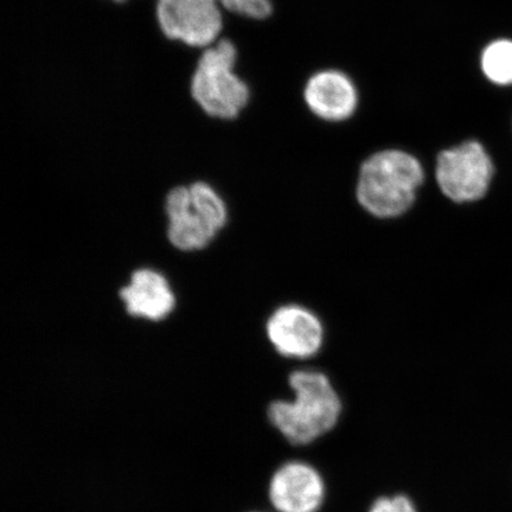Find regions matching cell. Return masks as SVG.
Returning <instances> with one entry per match:
<instances>
[{"label":"cell","mask_w":512,"mask_h":512,"mask_svg":"<svg viewBox=\"0 0 512 512\" xmlns=\"http://www.w3.org/2000/svg\"><path fill=\"white\" fill-rule=\"evenodd\" d=\"M425 179L424 165L412 153L381 150L364 160L358 171L356 201L376 219H399L413 208Z\"/></svg>","instance_id":"6da1fadb"},{"label":"cell","mask_w":512,"mask_h":512,"mask_svg":"<svg viewBox=\"0 0 512 512\" xmlns=\"http://www.w3.org/2000/svg\"><path fill=\"white\" fill-rule=\"evenodd\" d=\"M288 381L294 401L273 402L268 416L291 444H310L336 426L342 411L341 400L329 377L320 371H293Z\"/></svg>","instance_id":"7a4b0ae2"},{"label":"cell","mask_w":512,"mask_h":512,"mask_svg":"<svg viewBox=\"0 0 512 512\" xmlns=\"http://www.w3.org/2000/svg\"><path fill=\"white\" fill-rule=\"evenodd\" d=\"M238 50L229 40L207 48L191 80V95L211 118L234 120L248 105L251 92L235 73Z\"/></svg>","instance_id":"3957f363"},{"label":"cell","mask_w":512,"mask_h":512,"mask_svg":"<svg viewBox=\"0 0 512 512\" xmlns=\"http://www.w3.org/2000/svg\"><path fill=\"white\" fill-rule=\"evenodd\" d=\"M434 174L447 200L467 204L482 200L488 194L495 166L482 144L466 140L439 153Z\"/></svg>","instance_id":"277c9868"},{"label":"cell","mask_w":512,"mask_h":512,"mask_svg":"<svg viewBox=\"0 0 512 512\" xmlns=\"http://www.w3.org/2000/svg\"><path fill=\"white\" fill-rule=\"evenodd\" d=\"M157 21L169 40L192 48H209L223 27L216 0H158Z\"/></svg>","instance_id":"5b68a950"},{"label":"cell","mask_w":512,"mask_h":512,"mask_svg":"<svg viewBox=\"0 0 512 512\" xmlns=\"http://www.w3.org/2000/svg\"><path fill=\"white\" fill-rule=\"evenodd\" d=\"M266 334L278 354L294 360L316 356L325 339L322 320L309 307L296 303L281 305L272 312Z\"/></svg>","instance_id":"8992f818"},{"label":"cell","mask_w":512,"mask_h":512,"mask_svg":"<svg viewBox=\"0 0 512 512\" xmlns=\"http://www.w3.org/2000/svg\"><path fill=\"white\" fill-rule=\"evenodd\" d=\"M304 100L313 115L328 123H342L350 119L360 102L354 81L335 69L313 74L306 82Z\"/></svg>","instance_id":"52a82bcc"},{"label":"cell","mask_w":512,"mask_h":512,"mask_svg":"<svg viewBox=\"0 0 512 512\" xmlns=\"http://www.w3.org/2000/svg\"><path fill=\"white\" fill-rule=\"evenodd\" d=\"M270 497L280 512H316L324 499L323 479L309 464H285L272 478Z\"/></svg>","instance_id":"ba28073f"},{"label":"cell","mask_w":512,"mask_h":512,"mask_svg":"<svg viewBox=\"0 0 512 512\" xmlns=\"http://www.w3.org/2000/svg\"><path fill=\"white\" fill-rule=\"evenodd\" d=\"M165 211L169 241L179 251H201L215 239L217 232L192 203L189 187L172 189L166 196Z\"/></svg>","instance_id":"9c48e42d"},{"label":"cell","mask_w":512,"mask_h":512,"mask_svg":"<svg viewBox=\"0 0 512 512\" xmlns=\"http://www.w3.org/2000/svg\"><path fill=\"white\" fill-rule=\"evenodd\" d=\"M128 315L160 322L176 306L175 293L162 273L142 268L132 274L130 283L120 291Z\"/></svg>","instance_id":"30bf717a"},{"label":"cell","mask_w":512,"mask_h":512,"mask_svg":"<svg viewBox=\"0 0 512 512\" xmlns=\"http://www.w3.org/2000/svg\"><path fill=\"white\" fill-rule=\"evenodd\" d=\"M480 67L492 83L512 85V42L498 40L486 46L480 57Z\"/></svg>","instance_id":"8fae6325"},{"label":"cell","mask_w":512,"mask_h":512,"mask_svg":"<svg viewBox=\"0 0 512 512\" xmlns=\"http://www.w3.org/2000/svg\"><path fill=\"white\" fill-rule=\"evenodd\" d=\"M189 188L192 203L200 210L210 226L219 233L228 221V209L223 198L217 194L214 188L204 182H196Z\"/></svg>","instance_id":"7c38bea8"},{"label":"cell","mask_w":512,"mask_h":512,"mask_svg":"<svg viewBox=\"0 0 512 512\" xmlns=\"http://www.w3.org/2000/svg\"><path fill=\"white\" fill-rule=\"evenodd\" d=\"M224 9L251 19H266L272 15L271 0H216Z\"/></svg>","instance_id":"4fadbf2b"},{"label":"cell","mask_w":512,"mask_h":512,"mask_svg":"<svg viewBox=\"0 0 512 512\" xmlns=\"http://www.w3.org/2000/svg\"><path fill=\"white\" fill-rule=\"evenodd\" d=\"M369 512H418L414 504L405 496L377 499Z\"/></svg>","instance_id":"5bb4252c"},{"label":"cell","mask_w":512,"mask_h":512,"mask_svg":"<svg viewBox=\"0 0 512 512\" xmlns=\"http://www.w3.org/2000/svg\"><path fill=\"white\" fill-rule=\"evenodd\" d=\"M114 2H125V0H114Z\"/></svg>","instance_id":"9a60e30c"}]
</instances>
